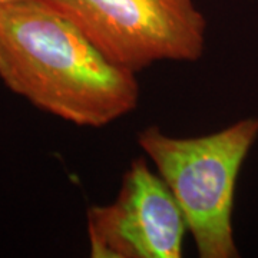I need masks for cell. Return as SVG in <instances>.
I'll return each mask as SVG.
<instances>
[{"instance_id":"5b68a950","label":"cell","mask_w":258,"mask_h":258,"mask_svg":"<svg viewBox=\"0 0 258 258\" xmlns=\"http://www.w3.org/2000/svg\"><path fill=\"white\" fill-rule=\"evenodd\" d=\"M13 2H18V0H0V6H5V5H9Z\"/></svg>"},{"instance_id":"6da1fadb","label":"cell","mask_w":258,"mask_h":258,"mask_svg":"<svg viewBox=\"0 0 258 258\" xmlns=\"http://www.w3.org/2000/svg\"><path fill=\"white\" fill-rule=\"evenodd\" d=\"M0 79L32 105L103 128L138 106L137 74L113 63L53 0L0 6Z\"/></svg>"},{"instance_id":"277c9868","label":"cell","mask_w":258,"mask_h":258,"mask_svg":"<svg viewBox=\"0 0 258 258\" xmlns=\"http://www.w3.org/2000/svg\"><path fill=\"white\" fill-rule=\"evenodd\" d=\"M186 232L175 198L145 158L131 162L113 203L88 211L95 258H179Z\"/></svg>"},{"instance_id":"7a4b0ae2","label":"cell","mask_w":258,"mask_h":258,"mask_svg":"<svg viewBox=\"0 0 258 258\" xmlns=\"http://www.w3.org/2000/svg\"><path fill=\"white\" fill-rule=\"evenodd\" d=\"M258 138V118L204 137H169L152 125L138 144L184 214L201 258H237L232 211L237 178Z\"/></svg>"},{"instance_id":"3957f363","label":"cell","mask_w":258,"mask_h":258,"mask_svg":"<svg viewBox=\"0 0 258 258\" xmlns=\"http://www.w3.org/2000/svg\"><path fill=\"white\" fill-rule=\"evenodd\" d=\"M113 63L137 74L162 60L195 62L207 20L194 0H53Z\"/></svg>"}]
</instances>
